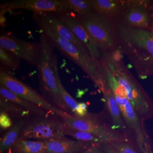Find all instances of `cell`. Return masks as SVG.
<instances>
[{
	"label": "cell",
	"instance_id": "cell-1",
	"mask_svg": "<svg viewBox=\"0 0 153 153\" xmlns=\"http://www.w3.org/2000/svg\"><path fill=\"white\" fill-rule=\"evenodd\" d=\"M121 51L128 58L137 75L144 79L153 74V35L147 29L113 21Z\"/></svg>",
	"mask_w": 153,
	"mask_h": 153
},
{
	"label": "cell",
	"instance_id": "cell-2",
	"mask_svg": "<svg viewBox=\"0 0 153 153\" xmlns=\"http://www.w3.org/2000/svg\"><path fill=\"white\" fill-rule=\"evenodd\" d=\"M111 73L125 89L127 98L143 121L153 117V101L123 61L119 50L106 54L105 59Z\"/></svg>",
	"mask_w": 153,
	"mask_h": 153
},
{
	"label": "cell",
	"instance_id": "cell-3",
	"mask_svg": "<svg viewBox=\"0 0 153 153\" xmlns=\"http://www.w3.org/2000/svg\"><path fill=\"white\" fill-rule=\"evenodd\" d=\"M41 57L37 65L39 88L46 100L53 106L66 114L72 115L61 96L53 68L55 44L49 36L42 32L40 37Z\"/></svg>",
	"mask_w": 153,
	"mask_h": 153
},
{
	"label": "cell",
	"instance_id": "cell-4",
	"mask_svg": "<svg viewBox=\"0 0 153 153\" xmlns=\"http://www.w3.org/2000/svg\"><path fill=\"white\" fill-rule=\"evenodd\" d=\"M32 17L40 30L52 40L56 49L82 68L103 93L105 89L103 79L98 71L97 63L92 57L84 54L74 44L60 37L50 27L40 13H33Z\"/></svg>",
	"mask_w": 153,
	"mask_h": 153
},
{
	"label": "cell",
	"instance_id": "cell-5",
	"mask_svg": "<svg viewBox=\"0 0 153 153\" xmlns=\"http://www.w3.org/2000/svg\"><path fill=\"white\" fill-rule=\"evenodd\" d=\"M76 18L90 34L100 52L112 53L118 49V42L111 19L94 12Z\"/></svg>",
	"mask_w": 153,
	"mask_h": 153
},
{
	"label": "cell",
	"instance_id": "cell-6",
	"mask_svg": "<svg viewBox=\"0 0 153 153\" xmlns=\"http://www.w3.org/2000/svg\"><path fill=\"white\" fill-rule=\"evenodd\" d=\"M63 120L66 126L96 136L101 140L102 143L110 144L116 142L128 140L124 134L113 129L101 114L89 112L83 117L69 115Z\"/></svg>",
	"mask_w": 153,
	"mask_h": 153
},
{
	"label": "cell",
	"instance_id": "cell-7",
	"mask_svg": "<svg viewBox=\"0 0 153 153\" xmlns=\"http://www.w3.org/2000/svg\"><path fill=\"white\" fill-rule=\"evenodd\" d=\"M119 105L127 128V137L140 153H153V143L144 124L127 98L113 95Z\"/></svg>",
	"mask_w": 153,
	"mask_h": 153
},
{
	"label": "cell",
	"instance_id": "cell-8",
	"mask_svg": "<svg viewBox=\"0 0 153 153\" xmlns=\"http://www.w3.org/2000/svg\"><path fill=\"white\" fill-rule=\"evenodd\" d=\"M47 114L30 117L19 139L45 141L64 137L65 125L63 120H60L62 118L56 115Z\"/></svg>",
	"mask_w": 153,
	"mask_h": 153
},
{
	"label": "cell",
	"instance_id": "cell-9",
	"mask_svg": "<svg viewBox=\"0 0 153 153\" xmlns=\"http://www.w3.org/2000/svg\"><path fill=\"white\" fill-rule=\"evenodd\" d=\"M0 84L20 97L40 106L48 113L56 115L62 119L69 115L57 109L33 88L2 68L0 69Z\"/></svg>",
	"mask_w": 153,
	"mask_h": 153
},
{
	"label": "cell",
	"instance_id": "cell-10",
	"mask_svg": "<svg viewBox=\"0 0 153 153\" xmlns=\"http://www.w3.org/2000/svg\"><path fill=\"white\" fill-rule=\"evenodd\" d=\"M0 47L31 66H37L41 57V46L40 42L26 41L5 34L0 36Z\"/></svg>",
	"mask_w": 153,
	"mask_h": 153
},
{
	"label": "cell",
	"instance_id": "cell-11",
	"mask_svg": "<svg viewBox=\"0 0 153 153\" xmlns=\"http://www.w3.org/2000/svg\"><path fill=\"white\" fill-rule=\"evenodd\" d=\"M1 16L14 9H25L33 13H69L62 0H15L0 5Z\"/></svg>",
	"mask_w": 153,
	"mask_h": 153
},
{
	"label": "cell",
	"instance_id": "cell-12",
	"mask_svg": "<svg viewBox=\"0 0 153 153\" xmlns=\"http://www.w3.org/2000/svg\"><path fill=\"white\" fill-rule=\"evenodd\" d=\"M60 20L87 47L92 59L96 63L100 60L101 52L87 30L72 13H56Z\"/></svg>",
	"mask_w": 153,
	"mask_h": 153
},
{
	"label": "cell",
	"instance_id": "cell-13",
	"mask_svg": "<svg viewBox=\"0 0 153 153\" xmlns=\"http://www.w3.org/2000/svg\"><path fill=\"white\" fill-rule=\"evenodd\" d=\"M40 13L50 27L53 28L60 37L74 44L84 54L91 57L87 47L60 20L56 12H45Z\"/></svg>",
	"mask_w": 153,
	"mask_h": 153
},
{
	"label": "cell",
	"instance_id": "cell-14",
	"mask_svg": "<svg viewBox=\"0 0 153 153\" xmlns=\"http://www.w3.org/2000/svg\"><path fill=\"white\" fill-rule=\"evenodd\" d=\"M44 141L47 147V153H80L91 147L79 141L65 137Z\"/></svg>",
	"mask_w": 153,
	"mask_h": 153
},
{
	"label": "cell",
	"instance_id": "cell-15",
	"mask_svg": "<svg viewBox=\"0 0 153 153\" xmlns=\"http://www.w3.org/2000/svg\"><path fill=\"white\" fill-rule=\"evenodd\" d=\"M103 94L108 112L111 119V126L112 128L123 133L127 136L126 127L120 108L114 97L111 91L105 85Z\"/></svg>",
	"mask_w": 153,
	"mask_h": 153
},
{
	"label": "cell",
	"instance_id": "cell-16",
	"mask_svg": "<svg viewBox=\"0 0 153 153\" xmlns=\"http://www.w3.org/2000/svg\"><path fill=\"white\" fill-rule=\"evenodd\" d=\"M126 25L134 27L148 29L149 27L150 17L144 7H134L125 9L120 16Z\"/></svg>",
	"mask_w": 153,
	"mask_h": 153
},
{
	"label": "cell",
	"instance_id": "cell-17",
	"mask_svg": "<svg viewBox=\"0 0 153 153\" xmlns=\"http://www.w3.org/2000/svg\"><path fill=\"white\" fill-rule=\"evenodd\" d=\"M94 11L102 16L118 18L126 9L124 1L90 0Z\"/></svg>",
	"mask_w": 153,
	"mask_h": 153
},
{
	"label": "cell",
	"instance_id": "cell-18",
	"mask_svg": "<svg viewBox=\"0 0 153 153\" xmlns=\"http://www.w3.org/2000/svg\"><path fill=\"white\" fill-rule=\"evenodd\" d=\"M30 117H24L16 121L1 138L0 152H7L19 139L22 130Z\"/></svg>",
	"mask_w": 153,
	"mask_h": 153
},
{
	"label": "cell",
	"instance_id": "cell-19",
	"mask_svg": "<svg viewBox=\"0 0 153 153\" xmlns=\"http://www.w3.org/2000/svg\"><path fill=\"white\" fill-rule=\"evenodd\" d=\"M0 96L30 112L33 116L45 115L48 113L37 105L26 100L0 84Z\"/></svg>",
	"mask_w": 153,
	"mask_h": 153
},
{
	"label": "cell",
	"instance_id": "cell-20",
	"mask_svg": "<svg viewBox=\"0 0 153 153\" xmlns=\"http://www.w3.org/2000/svg\"><path fill=\"white\" fill-rule=\"evenodd\" d=\"M7 153H47L44 141L19 139Z\"/></svg>",
	"mask_w": 153,
	"mask_h": 153
},
{
	"label": "cell",
	"instance_id": "cell-21",
	"mask_svg": "<svg viewBox=\"0 0 153 153\" xmlns=\"http://www.w3.org/2000/svg\"><path fill=\"white\" fill-rule=\"evenodd\" d=\"M0 111L6 113L15 122L23 118L34 116L27 111L1 96H0Z\"/></svg>",
	"mask_w": 153,
	"mask_h": 153
},
{
	"label": "cell",
	"instance_id": "cell-22",
	"mask_svg": "<svg viewBox=\"0 0 153 153\" xmlns=\"http://www.w3.org/2000/svg\"><path fill=\"white\" fill-rule=\"evenodd\" d=\"M53 68L56 79L59 87L61 96L63 97V100L69 109L71 111L72 115H74L77 108L79 107V102H77L74 100L70 94L66 91V88L63 86V83L60 79L58 67H57V57L56 55H54L53 59Z\"/></svg>",
	"mask_w": 153,
	"mask_h": 153
},
{
	"label": "cell",
	"instance_id": "cell-23",
	"mask_svg": "<svg viewBox=\"0 0 153 153\" xmlns=\"http://www.w3.org/2000/svg\"><path fill=\"white\" fill-rule=\"evenodd\" d=\"M64 134L65 136H70L76 139V140L89 145L91 147L99 146L100 144L102 143L101 140L93 134L71 128L65 125Z\"/></svg>",
	"mask_w": 153,
	"mask_h": 153
},
{
	"label": "cell",
	"instance_id": "cell-24",
	"mask_svg": "<svg viewBox=\"0 0 153 153\" xmlns=\"http://www.w3.org/2000/svg\"><path fill=\"white\" fill-rule=\"evenodd\" d=\"M69 13L84 16L94 12L90 0H62Z\"/></svg>",
	"mask_w": 153,
	"mask_h": 153
},
{
	"label": "cell",
	"instance_id": "cell-25",
	"mask_svg": "<svg viewBox=\"0 0 153 153\" xmlns=\"http://www.w3.org/2000/svg\"><path fill=\"white\" fill-rule=\"evenodd\" d=\"M21 59L13 53L0 47L1 68L10 72L18 70Z\"/></svg>",
	"mask_w": 153,
	"mask_h": 153
},
{
	"label": "cell",
	"instance_id": "cell-26",
	"mask_svg": "<svg viewBox=\"0 0 153 153\" xmlns=\"http://www.w3.org/2000/svg\"><path fill=\"white\" fill-rule=\"evenodd\" d=\"M110 145L119 153H140L135 146L128 140L116 142Z\"/></svg>",
	"mask_w": 153,
	"mask_h": 153
},
{
	"label": "cell",
	"instance_id": "cell-27",
	"mask_svg": "<svg viewBox=\"0 0 153 153\" xmlns=\"http://www.w3.org/2000/svg\"><path fill=\"white\" fill-rule=\"evenodd\" d=\"M0 124L3 130L9 129L13 126L15 122L6 113L0 111Z\"/></svg>",
	"mask_w": 153,
	"mask_h": 153
},
{
	"label": "cell",
	"instance_id": "cell-28",
	"mask_svg": "<svg viewBox=\"0 0 153 153\" xmlns=\"http://www.w3.org/2000/svg\"><path fill=\"white\" fill-rule=\"evenodd\" d=\"M99 146L104 153H119L113 148L109 144L101 143Z\"/></svg>",
	"mask_w": 153,
	"mask_h": 153
},
{
	"label": "cell",
	"instance_id": "cell-29",
	"mask_svg": "<svg viewBox=\"0 0 153 153\" xmlns=\"http://www.w3.org/2000/svg\"><path fill=\"white\" fill-rule=\"evenodd\" d=\"M80 153H104L99 146H94Z\"/></svg>",
	"mask_w": 153,
	"mask_h": 153
},
{
	"label": "cell",
	"instance_id": "cell-30",
	"mask_svg": "<svg viewBox=\"0 0 153 153\" xmlns=\"http://www.w3.org/2000/svg\"><path fill=\"white\" fill-rule=\"evenodd\" d=\"M151 32H152V34L153 35V25L152 27V31H151Z\"/></svg>",
	"mask_w": 153,
	"mask_h": 153
},
{
	"label": "cell",
	"instance_id": "cell-31",
	"mask_svg": "<svg viewBox=\"0 0 153 153\" xmlns=\"http://www.w3.org/2000/svg\"><path fill=\"white\" fill-rule=\"evenodd\" d=\"M150 8L151 9H152V10H153V5H152L151 6Z\"/></svg>",
	"mask_w": 153,
	"mask_h": 153
},
{
	"label": "cell",
	"instance_id": "cell-32",
	"mask_svg": "<svg viewBox=\"0 0 153 153\" xmlns=\"http://www.w3.org/2000/svg\"></svg>",
	"mask_w": 153,
	"mask_h": 153
}]
</instances>
